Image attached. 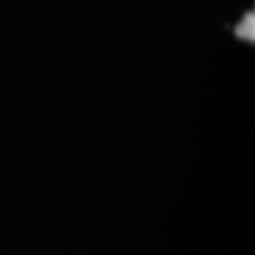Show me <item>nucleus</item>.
<instances>
[{
  "label": "nucleus",
  "instance_id": "nucleus-1",
  "mask_svg": "<svg viewBox=\"0 0 255 255\" xmlns=\"http://www.w3.org/2000/svg\"><path fill=\"white\" fill-rule=\"evenodd\" d=\"M234 34L242 40L254 41V11H248L234 27Z\"/></svg>",
  "mask_w": 255,
  "mask_h": 255
}]
</instances>
